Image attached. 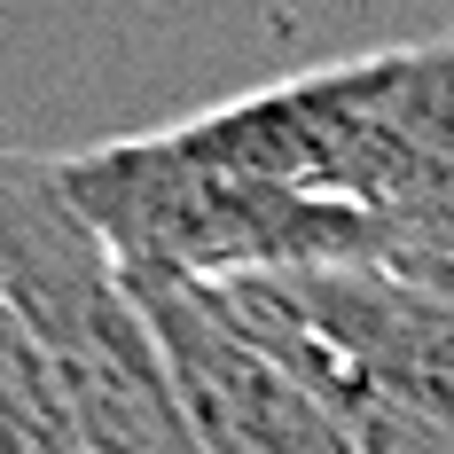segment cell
I'll return each instance as SVG.
<instances>
[{
    "mask_svg": "<svg viewBox=\"0 0 454 454\" xmlns=\"http://www.w3.org/2000/svg\"><path fill=\"white\" fill-rule=\"evenodd\" d=\"M0 298L40 345L87 454H204L134 282L55 157L0 149Z\"/></svg>",
    "mask_w": 454,
    "mask_h": 454,
    "instance_id": "obj_1",
    "label": "cell"
},
{
    "mask_svg": "<svg viewBox=\"0 0 454 454\" xmlns=\"http://www.w3.org/2000/svg\"><path fill=\"white\" fill-rule=\"evenodd\" d=\"M55 173L126 274L227 282L267 267H392L376 220L220 157L188 118L55 157Z\"/></svg>",
    "mask_w": 454,
    "mask_h": 454,
    "instance_id": "obj_2",
    "label": "cell"
},
{
    "mask_svg": "<svg viewBox=\"0 0 454 454\" xmlns=\"http://www.w3.org/2000/svg\"><path fill=\"white\" fill-rule=\"evenodd\" d=\"M227 306L298 384L337 408H400L454 431V290L408 267L227 274Z\"/></svg>",
    "mask_w": 454,
    "mask_h": 454,
    "instance_id": "obj_3",
    "label": "cell"
},
{
    "mask_svg": "<svg viewBox=\"0 0 454 454\" xmlns=\"http://www.w3.org/2000/svg\"><path fill=\"white\" fill-rule=\"evenodd\" d=\"M126 282L165 345L173 392L204 454H361V439L329 415V400L243 329L220 282L196 274H126Z\"/></svg>",
    "mask_w": 454,
    "mask_h": 454,
    "instance_id": "obj_4",
    "label": "cell"
},
{
    "mask_svg": "<svg viewBox=\"0 0 454 454\" xmlns=\"http://www.w3.org/2000/svg\"><path fill=\"white\" fill-rule=\"evenodd\" d=\"M0 454H87L40 345L8 314V298H0Z\"/></svg>",
    "mask_w": 454,
    "mask_h": 454,
    "instance_id": "obj_5",
    "label": "cell"
},
{
    "mask_svg": "<svg viewBox=\"0 0 454 454\" xmlns=\"http://www.w3.org/2000/svg\"><path fill=\"white\" fill-rule=\"evenodd\" d=\"M337 423L361 439V454H454V431L400 408H337Z\"/></svg>",
    "mask_w": 454,
    "mask_h": 454,
    "instance_id": "obj_6",
    "label": "cell"
},
{
    "mask_svg": "<svg viewBox=\"0 0 454 454\" xmlns=\"http://www.w3.org/2000/svg\"><path fill=\"white\" fill-rule=\"evenodd\" d=\"M447 290H454V282H447Z\"/></svg>",
    "mask_w": 454,
    "mask_h": 454,
    "instance_id": "obj_7",
    "label": "cell"
}]
</instances>
